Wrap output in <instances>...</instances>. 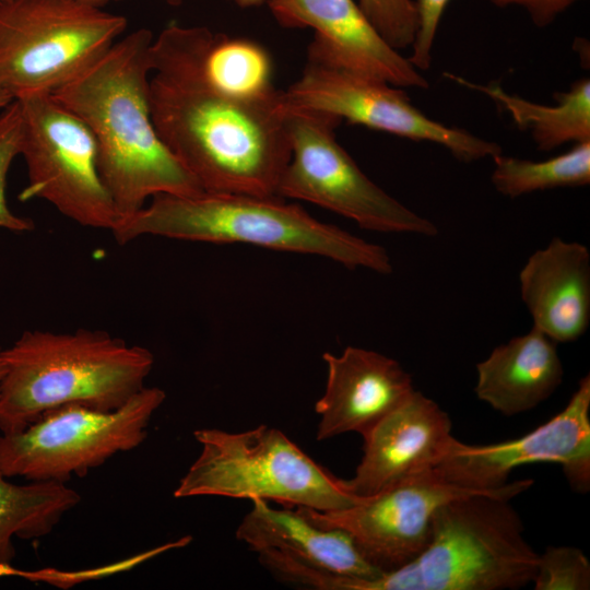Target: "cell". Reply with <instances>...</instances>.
Here are the masks:
<instances>
[{
    "mask_svg": "<svg viewBox=\"0 0 590 590\" xmlns=\"http://www.w3.org/2000/svg\"><path fill=\"white\" fill-rule=\"evenodd\" d=\"M526 491L476 493L435 512L426 548L412 562L347 590H517L532 582L539 554L510 499Z\"/></svg>",
    "mask_w": 590,
    "mask_h": 590,
    "instance_id": "cell-5",
    "label": "cell"
},
{
    "mask_svg": "<svg viewBox=\"0 0 590 590\" xmlns=\"http://www.w3.org/2000/svg\"><path fill=\"white\" fill-rule=\"evenodd\" d=\"M153 39L148 28L129 33L51 93L94 135L98 172L118 222L137 213L154 196L203 192L162 142L152 121Z\"/></svg>",
    "mask_w": 590,
    "mask_h": 590,
    "instance_id": "cell-2",
    "label": "cell"
},
{
    "mask_svg": "<svg viewBox=\"0 0 590 590\" xmlns=\"http://www.w3.org/2000/svg\"><path fill=\"white\" fill-rule=\"evenodd\" d=\"M493 161L492 185L508 198L590 182V141L574 144L564 154L545 161L522 160L503 153Z\"/></svg>",
    "mask_w": 590,
    "mask_h": 590,
    "instance_id": "cell-22",
    "label": "cell"
},
{
    "mask_svg": "<svg viewBox=\"0 0 590 590\" xmlns=\"http://www.w3.org/2000/svg\"><path fill=\"white\" fill-rule=\"evenodd\" d=\"M236 538L258 554L259 562L288 564L318 573L338 575L331 590H345L355 581L371 580L384 573L359 553L349 533L322 529L296 509H274L266 500L251 499Z\"/></svg>",
    "mask_w": 590,
    "mask_h": 590,
    "instance_id": "cell-16",
    "label": "cell"
},
{
    "mask_svg": "<svg viewBox=\"0 0 590 590\" xmlns=\"http://www.w3.org/2000/svg\"><path fill=\"white\" fill-rule=\"evenodd\" d=\"M533 483L526 479L508 482L492 492L474 491L450 484L430 470L375 495L357 498L344 509L318 511L296 507V510L322 529L349 533L362 556L388 573L414 560L426 548L434 515L441 505L470 494L527 491Z\"/></svg>",
    "mask_w": 590,
    "mask_h": 590,
    "instance_id": "cell-12",
    "label": "cell"
},
{
    "mask_svg": "<svg viewBox=\"0 0 590 590\" xmlns=\"http://www.w3.org/2000/svg\"><path fill=\"white\" fill-rule=\"evenodd\" d=\"M363 439L354 476L340 479L343 489L357 498L433 470L458 440L451 435L449 415L415 389Z\"/></svg>",
    "mask_w": 590,
    "mask_h": 590,
    "instance_id": "cell-14",
    "label": "cell"
},
{
    "mask_svg": "<svg viewBox=\"0 0 590 590\" xmlns=\"http://www.w3.org/2000/svg\"><path fill=\"white\" fill-rule=\"evenodd\" d=\"M445 76L492 98L512 118L518 128L529 131L536 148L552 151L565 143L590 141V80L580 79L566 92L555 94L556 105L548 106L506 92L498 83L480 84L462 76Z\"/></svg>",
    "mask_w": 590,
    "mask_h": 590,
    "instance_id": "cell-20",
    "label": "cell"
},
{
    "mask_svg": "<svg viewBox=\"0 0 590 590\" xmlns=\"http://www.w3.org/2000/svg\"><path fill=\"white\" fill-rule=\"evenodd\" d=\"M0 432L24 429L45 412L80 404L117 410L145 387L154 356L102 330H26L2 350Z\"/></svg>",
    "mask_w": 590,
    "mask_h": 590,
    "instance_id": "cell-3",
    "label": "cell"
},
{
    "mask_svg": "<svg viewBox=\"0 0 590 590\" xmlns=\"http://www.w3.org/2000/svg\"><path fill=\"white\" fill-rule=\"evenodd\" d=\"M534 590H588L590 563L573 546H548L539 555L532 582Z\"/></svg>",
    "mask_w": 590,
    "mask_h": 590,
    "instance_id": "cell-23",
    "label": "cell"
},
{
    "mask_svg": "<svg viewBox=\"0 0 590 590\" xmlns=\"http://www.w3.org/2000/svg\"><path fill=\"white\" fill-rule=\"evenodd\" d=\"M520 296L536 328L556 343L574 342L590 323V251L554 237L519 272Z\"/></svg>",
    "mask_w": 590,
    "mask_h": 590,
    "instance_id": "cell-18",
    "label": "cell"
},
{
    "mask_svg": "<svg viewBox=\"0 0 590 590\" xmlns=\"http://www.w3.org/2000/svg\"><path fill=\"white\" fill-rule=\"evenodd\" d=\"M240 8H256L267 3L269 0H229Z\"/></svg>",
    "mask_w": 590,
    "mask_h": 590,
    "instance_id": "cell-28",
    "label": "cell"
},
{
    "mask_svg": "<svg viewBox=\"0 0 590 590\" xmlns=\"http://www.w3.org/2000/svg\"><path fill=\"white\" fill-rule=\"evenodd\" d=\"M15 101L22 119L20 155L27 168L19 199L45 200L81 226L111 232L118 213L98 172L91 130L51 94Z\"/></svg>",
    "mask_w": 590,
    "mask_h": 590,
    "instance_id": "cell-10",
    "label": "cell"
},
{
    "mask_svg": "<svg viewBox=\"0 0 590 590\" xmlns=\"http://www.w3.org/2000/svg\"><path fill=\"white\" fill-rule=\"evenodd\" d=\"M151 63L153 125L201 189L276 196L291 158L283 92L244 96L219 88L161 33Z\"/></svg>",
    "mask_w": 590,
    "mask_h": 590,
    "instance_id": "cell-1",
    "label": "cell"
},
{
    "mask_svg": "<svg viewBox=\"0 0 590 590\" xmlns=\"http://www.w3.org/2000/svg\"><path fill=\"white\" fill-rule=\"evenodd\" d=\"M282 92L286 108L319 111L340 121L436 143L461 162L502 153L496 142L427 117L401 87L340 68L310 48L300 76Z\"/></svg>",
    "mask_w": 590,
    "mask_h": 590,
    "instance_id": "cell-11",
    "label": "cell"
},
{
    "mask_svg": "<svg viewBox=\"0 0 590 590\" xmlns=\"http://www.w3.org/2000/svg\"><path fill=\"white\" fill-rule=\"evenodd\" d=\"M166 394L144 387L117 410L68 404L45 412L24 429L1 434L0 468L5 476L67 483L113 456L140 446Z\"/></svg>",
    "mask_w": 590,
    "mask_h": 590,
    "instance_id": "cell-8",
    "label": "cell"
},
{
    "mask_svg": "<svg viewBox=\"0 0 590 590\" xmlns=\"http://www.w3.org/2000/svg\"><path fill=\"white\" fill-rule=\"evenodd\" d=\"M380 35L397 50L411 47L417 31L414 0H358Z\"/></svg>",
    "mask_w": 590,
    "mask_h": 590,
    "instance_id": "cell-24",
    "label": "cell"
},
{
    "mask_svg": "<svg viewBox=\"0 0 590 590\" xmlns=\"http://www.w3.org/2000/svg\"><path fill=\"white\" fill-rule=\"evenodd\" d=\"M275 21L315 31L308 48L345 70L397 87H428L427 80L376 30L354 0H269Z\"/></svg>",
    "mask_w": 590,
    "mask_h": 590,
    "instance_id": "cell-15",
    "label": "cell"
},
{
    "mask_svg": "<svg viewBox=\"0 0 590 590\" xmlns=\"http://www.w3.org/2000/svg\"><path fill=\"white\" fill-rule=\"evenodd\" d=\"M322 358L327 382L315 405L318 440L345 433L363 437L414 390L412 376L400 363L376 351L347 346Z\"/></svg>",
    "mask_w": 590,
    "mask_h": 590,
    "instance_id": "cell-17",
    "label": "cell"
},
{
    "mask_svg": "<svg viewBox=\"0 0 590 590\" xmlns=\"http://www.w3.org/2000/svg\"><path fill=\"white\" fill-rule=\"evenodd\" d=\"M13 101V98L8 94L5 93L4 91H2L0 88V109L1 108H4L7 105H9L11 102Z\"/></svg>",
    "mask_w": 590,
    "mask_h": 590,
    "instance_id": "cell-30",
    "label": "cell"
},
{
    "mask_svg": "<svg viewBox=\"0 0 590 590\" xmlns=\"http://www.w3.org/2000/svg\"><path fill=\"white\" fill-rule=\"evenodd\" d=\"M2 350L3 349L0 347V386H1L3 375H4V361L2 356Z\"/></svg>",
    "mask_w": 590,
    "mask_h": 590,
    "instance_id": "cell-31",
    "label": "cell"
},
{
    "mask_svg": "<svg viewBox=\"0 0 590 590\" xmlns=\"http://www.w3.org/2000/svg\"><path fill=\"white\" fill-rule=\"evenodd\" d=\"M581 0H491L498 8L519 7L539 27L552 24L562 13Z\"/></svg>",
    "mask_w": 590,
    "mask_h": 590,
    "instance_id": "cell-27",
    "label": "cell"
},
{
    "mask_svg": "<svg viewBox=\"0 0 590 590\" xmlns=\"http://www.w3.org/2000/svg\"><path fill=\"white\" fill-rule=\"evenodd\" d=\"M128 25L83 0H0V88L51 94L98 60Z\"/></svg>",
    "mask_w": 590,
    "mask_h": 590,
    "instance_id": "cell-7",
    "label": "cell"
},
{
    "mask_svg": "<svg viewBox=\"0 0 590 590\" xmlns=\"http://www.w3.org/2000/svg\"><path fill=\"white\" fill-rule=\"evenodd\" d=\"M287 110L291 158L276 190L357 223L367 231L433 237L438 227L369 179L337 141L340 120L323 113Z\"/></svg>",
    "mask_w": 590,
    "mask_h": 590,
    "instance_id": "cell-9",
    "label": "cell"
},
{
    "mask_svg": "<svg viewBox=\"0 0 590 590\" xmlns=\"http://www.w3.org/2000/svg\"><path fill=\"white\" fill-rule=\"evenodd\" d=\"M193 436L201 451L180 479L176 498H259L318 511L344 509L357 500L278 428H199Z\"/></svg>",
    "mask_w": 590,
    "mask_h": 590,
    "instance_id": "cell-6",
    "label": "cell"
},
{
    "mask_svg": "<svg viewBox=\"0 0 590 590\" xmlns=\"http://www.w3.org/2000/svg\"><path fill=\"white\" fill-rule=\"evenodd\" d=\"M120 245L144 235L216 244L243 243L317 255L349 269L389 274L387 250L335 225L312 217L280 197L201 192L157 194L111 231Z\"/></svg>",
    "mask_w": 590,
    "mask_h": 590,
    "instance_id": "cell-4",
    "label": "cell"
},
{
    "mask_svg": "<svg viewBox=\"0 0 590 590\" xmlns=\"http://www.w3.org/2000/svg\"><path fill=\"white\" fill-rule=\"evenodd\" d=\"M21 110L13 99L0 114V228L23 233L33 229L31 220L16 215L7 202V176L13 160L20 155Z\"/></svg>",
    "mask_w": 590,
    "mask_h": 590,
    "instance_id": "cell-25",
    "label": "cell"
},
{
    "mask_svg": "<svg viewBox=\"0 0 590 590\" xmlns=\"http://www.w3.org/2000/svg\"><path fill=\"white\" fill-rule=\"evenodd\" d=\"M557 463L570 487L590 488V376H583L566 406L522 437L492 445L456 441L433 469L462 488L492 492L508 483L510 472L527 463Z\"/></svg>",
    "mask_w": 590,
    "mask_h": 590,
    "instance_id": "cell-13",
    "label": "cell"
},
{
    "mask_svg": "<svg viewBox=\"0 0 590 590\" xmlns=\"http://www.w3.org/2000/svg\"><path fill=\"white\" fill-rule=\"evenodd\" d=\"M556 345L532 327L496 346L476 364L477 399L505 416L528 412L544 402L564 377Z\"/></svg>",
    "mask_w": 590,
    "mask_h": 590,
    "instance_id": "cell-19",
    "label": "cell"
},
{
    "mask_svg": "<svg viewBox=\"0 0 590 590\" xmlns=\"http://www.w3.org/2000/svg\"><path fill=\"white\" fill-rule=\"evenodd\" d=\"M450 0H415L417 31L409 58L417 70H427L432 62V50L441 16Z\"/></svg>",
    "mask_w": 590,
    "mask_h": 590,
    "instance_id": "cell-26",
    "label": "cell"
},
{
    "mask_svg": "<svg viewBox=\"0 0 590 590\" xmlns=\"http://www.w3.org/2000/svg\"><path fill=\"white\" fill-rule=\"evenodd\" d=\"M0 468V575L15 558L14 538L32 540L51 533L81 500L66 483L10 482Z\"/></svg>",
    "mask_w": 590,
    "mask_h": 590,
    "instance_id": "cell-21",
    "label": "cell"
},
{
    "mask_svg": "<svg viewBox=\"0 0 590 590\" xmlns=\"http://www.w3.org/2000/svg\"><path fill=\"white\" fill-rule=\"evenodd\" d=\"M83 1H86V2H90V3H93V4H96V5H102L103 3L107 2V1H110V0H83ZM157 1H161L167 5H172V7H178L180 5L184 0H157Z\"/></svg>",
    "mask_w": 590,
    "mask_h": 590,
    "instance_id": "cell-29",
    "label": "cell"
}]
</instances>
